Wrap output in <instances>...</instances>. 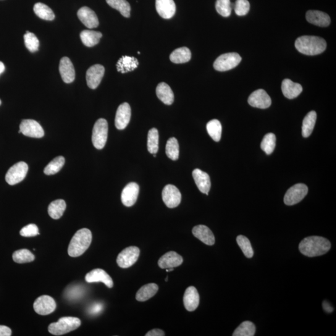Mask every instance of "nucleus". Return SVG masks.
I'll return each mask as SVG.
<instances>
[{"mask_svg": "<svg viewBox=\"0 0 336 336\" xmlns=\"http://www.w3.org/2000/svg\"><path fill=\"white\" fill-rule=\"evenodd\" d=\"M207 131L209 135L215 141L218 142L220 140L222 135V125L219 120L214 119L207 123Z\"/></svg>", "mask_w": 336, "mask_h": 336, "instance_id": "obj_36", "label": "nucleus"}, {"mask_svg": "<svg viewBox=\"0 0 336 336\" xmlns=\"http://www.w3.org/2000/svg\"><path fill=\"white\" fill-rule=\"evenodd\" d=\"M34 12L41 19L47 21L54 20L55 15L52 10L45 4L38 3L34 6Z\"/></svg>", "mask_w": 336, "mask_h": 336, "instance_id": "obj_35", "label": "nucleus"}, {"mask_svg": "<svg viewBox=\"0 0 336 336\" xmlns=\"http://www.w3.org/2000/svg\"><path fill=\"white\" fill-rule=\"evenodd\" d=\"M166 153L169 158L176 161L179 158L180 147L177 138H170L166 145Z\"/></svg>", "mask_w": 336, "mask_h": 336, "instance_id": "obj_40", "label": "nucleus"}, {"mask_svg": "<svg viewBox=\"0 0 336 336\" xmlns=\"http://www.w3.org/2000/svg\"><path fill=\"white\" fill-rule=\"evenodd\" d=\"M170 58L171 61L175 64H183L190 61L191 58V52L190 49L183 47L175 50L171 54Z\"/></svg>", "mask_w": 336, "mask_h": 336, "instance_id": "obj_30", "label": "nucleus"}, {"mask_svg": "<svg viewBox=\"0 0 336 336\" xmlns=\"http://www.w3.org/2000/svg\"><path fill=\"white\" fill-rule=\"evenodd\" d=\"M241 60V56L236 52L224 54L218 57L215 60L214 67L217 71H227L237 67Z\"/></svg>", "mask_w": 336, "mask_h": 336, "instance_id": "obj_6", "label": "nucleus"}, {"mask_svg": "<svg viewBox=\"0 0 336 336\" xmlns=\"http://www.w3.org/2000/svg\"><path fill=\"white\" fill-rule=\"evenodd\" d=\"M308 192V188L304 184H296L289 189L284 197V203L287 206H293L303 200Z\"/></svg>", "mask_w": 336, "mask_h": 336, "instance_id": "obj_8", "label": "nucleus"}, {"mask_svg": "<svg viewBox=\"0 0 336 336\" xmlns=\"http://www.w3.org/2000/svg\"><path fill=\"white\" fill-rule=\"evenodd\" d=\"M322 307H323L324 310L325 312H328V313H330V312H332L333 310H334V308L330 305L329 302H327V301H323V303H322Z\"/></svg>", "mask_w": 336, "mask_h": 336, "instance_id": "obj_51", "label": "nucleus"}, {"mask_svg": "<svg viewBox=\"0 0 336 336\" xmlns=\"http://www.w3.org/2000/svg\"><path fill=\"white\" fill-rule=\"evenodd\" d=\"M33 307L36 313L48 315L55 311L56 308V303L51 296L43 295L36 299Z\"/></svg>", "mask_w": 336, "mask_h": 336, "instance_id": "obj_12", "label": "nucleus"}, {"mask_svg": "<svg viewBox=\"0 0 336 336\" xmlns=\"http://www.w3.org/2000/svg\"><path fill=\"white\" fill-rule=\"evenodd\" d=\"M59 72L63 81L65 83H72L74 80L75 77V69L72 62L69 57H64L60 59Z\"/></svg>", "mask_w": 336, "mask_h": 336, "instance_id": "obj_19", "label": "nucleus"}, {"mask_svg": "<svg viewBox=\"0 0 336 336\" xmlns=\"http://www.w3.org/2000/svg\"><path fill=\"white\" fill-rule=\"evenodd\" d=\"M138 65V60L135 57L123 56L117 63V69L118 71L125 73L133 71Z\"/></svg>", "mask_w": 336, "mask_h": 336, "instance_id": "obj_28", "label": "nucleus"}, {"mask_svg": "<svg viewBox=\"0 0 336 336\" xmlns=\"http://www.w3.org/2000/svg\"><path fill=\"white\" fill-rule=\"evenodd\" d=\"M193 177L199 190L208 196L211 186L209 175L201 170L195 169L193 172Z\"/></svg>", "mask_w": 336, "mask_h": 336, "instance_id": "obj_20", "label": "nucleus"}, {"mask_svg": "<svg viewBox=\"0 0 336 336\" xmlns=\"http://www.w3.org/2000/svg\"><path fill=\"white\" fill-rule=\"evenodd\" d=\"M103 304L101 303H95L90 307V308L89 309V312L93 315L98 314L103 310Z\"/></svg>", "mask_w": 336, "mask_h": 336, "instance_id": "obj_48", "label": "nucleus"}, {"mask_svg": "<svg viewBox=\"0 0 336 336\" xmlns=\"http://www.w3.org/2000/svg\"><path fill=\"white\" fill-rule=\"evenodd\" d=\"M28 172V166L25 162H18L10 168L5 180L10 185H15L25 179Z\"/></svg>", "mask_w": 336, "mask_h": 336, "instance_id": "obj_7", "label": "nucleus"}, {"mask_svg": "<svg viewBox=\"0 0 336 336\" xmlns=\"http://www.w3.org/2000/svg\"><path fill=\"white\" fill-rule=\"evenodd\" d=\"M164 335L163 330L159 329H152L145 334L146 336H164Z\"/></svg>", "mask_w": 336, "mask_h": 336, "instance_id": "obj_50", "label": "nucleus"}, {"mask_svg": "<svg viewBox=\"0 0 336 336\" xmlns=\"http://www.w3.org/2000/svg\"><path fill=\"white\" fill-rule=\"evenodd\" d=\"M158 291V286L155 283H149L143 286L136 295V300L145 301L153 297Z\"/></svg>", "mask_w": 336, "mask_h": 336, "instance_id": "obj_29", "label": "nucleus"}, {"mask_svg": "<svg viewBox=\"0 0 336 336\" xmlns=\"http://www.w3.org/2000/svg\"><path fill=\"white\" fill-rule=\"evenodd\" d=\"M12 334L10 327L0 325V336H10Z\"/></svg>", "mask_w": 336, "mask_h": 336, "instance_id": "obj_49", "label": "nucleus"}, {"mask_svg": "<svg viewBox=\"0 0 336 336\" xmlns=\"http://www.w3.org/2000/svg\"><path fill=\"white\" fill-rule=\"evenodd\" d=\"M20 130L21 133L28 137L40 138L44 135L43 127L34 120H23L21 123Z\"/></svg>", "mask_w": 336, "mask_h": 336, "instance_id": "obj_10", "label": "nucleus"}, {"mask_svg": "<svg viewBox=\"0 0 336 336\" xmlns=\"http://www.w3.org/2000/svg\"><path fill=\"white\" fill-rule=\"evenodd\" d=\"M237 242L246 258L250 259L254 256L253 248H252L250 240L247 238L243 235H238L237 238Z\"/></svg>", "mask_w": 336, "mask_h": 336, "instance_id": "obj_43", "label": "nucleus"}, {"mask_svg": "<svg viewBox=\"0 0 336 336\" xmlns=\"http://www.w3.org/2000/svg\"><path fill=\"white\" fill-rule=\"evenodd\" d=\"M156 9L160 17L170 19L175 15V3L173 0H156Z\"/></svg>", "mask_w": 336, "mask_h": 336, "instance_id": "obj_22", "label": "nucleus"}, {"mask_svg": "<svg viewBox=\"0 0 336 336\" xmlns=\"http://www.w3.org/2000/svg\"><path fill=\"white\" fill-rule=\"evenodd\" d=\"M108 123L104 119H100L97 121L94 126L92 141L94 147L98 149L104 148L108 137Z\"/></svg>", "mask_w": 336, "mask_h": 336, "instance_id": "obj_5", "label": "nucleus"}, {"mask_svg": "<svg viewBox=\"0 0 336 336\" xmlns=\"http://www.w3.org/2000/svg\"><path fill=\"white\" fill-rule=\"evenodd\" d=\"M66 209V203L62 199L52 202L48 207V213L53 219H59L63 216V214Z\"/></svg>", "mask_w": 336, "mask_h": 336, "instance_id": "obj_33", "label": "nucleus"}, {"mask_svg": "<svg viewBox=\"0 0 336 336\" xmlns=\"http://www.w3.org/2000/svg\"><path fill=\"white\" fill-rule=\"evenodd\" d=\"M35 257L28 249H21L13 254V259L16 263L25 264L35 261Z\"/></svg>", "mask_w": 336, "mask_h": 336, "instance_id": "obj_38", "label": "nucleus"}, {"mask_svg": "<svg viewBox=\"0 0 336 336\" xmlns=\"http://www.w3.org/2000/svg\"><path fill=\"white\" fill-rule=\"evenodd\" d=\"M105 73L103 65L96 64L89 68L86 73L87 83L89 88L96 89L101 83Z\"/></svg>", "mask_w": 336, "mask_h": 336, "instance_id": "obj_14", "label": "nucleus"}, {"mask_svg": "<svg viewBox=\"0 0 336 336\" xmlns=\"http://www.w3.org/2000/svg\"><path fill=\"white\" fill-rule=\"evenodd\" d=\"M306 18L311 24L320 26V27H327L330 23L329 15L324 12L317 11V10H309L306 13Z\"/></svg>", "mask_w": 336, "mask_h": 336, "instance_id": "obj_23", "label": "nucleus"}, {"mask_svg": "<svg viewBox=\"0 0 336 336\" xmlns=\"http://www.w3.org/2000/svg\"><path fill=\"white\" fill-rule=\"evenodd\" d=\"M138 54H140V52H138Z\"/></svg>", "mask_w": 336, "mask_h": 336, "instance_id": "obj_55", "label": "nucleus"}, {"mask_svg": "<svg viewBox=\"0 0 336 336\" xmlns=\"http://www.w3.org/2000/svg\"><path fill=\"white\" fill-rule=\"evenodd\" d=\"M65 163V159L63 156L55 157L44 168V173L46 175H53L58 173L62 169Z\"/></svg>", "mask_w": 336, "mask_h": 336, "instance_id": "obj_39", "label": "nucleus"}, {"mask_svg": "<svg viewBox=\"0 0 336 336\" xmlns=\"http://www.w3.org/2000/svg\"><path fill=\"white\" fill-rule=\"evenodd\" d=\"M248 102L251 107L265 109L271 106L272 100L266 91L263 89H259L249 96Z\"/></svg>", "mask_w": 336, "mask_h": 336, "instance_id": "obj_13", "label": "nucleus"}, {"mask_svg": "<svg viewBox=\"0 0 336 336\" xmlns=\"http://www.w3.org/2000/svg\"><path fill=\"white\" fill-rule=\"evenodd\" d=\"M283 95L289 99H293L300 96L303 88L300 83L293 82L292 80L286 78L283 80L282 85Z\"/></svg>", "mask_w": 336, "mask_h": 336, "instance_id": "obj_26", "label": "nucleus"}, {"mask_svg": "<svg viewBox=\"0 0 336 336\" xmlns=\"http://www.w3.org/2000/svg\"><path fill=\"white\" fill-rule=\"evenodd\" d=\"M80 324V320L77 317H63L58 321L50 324L48 330L52 334L61 335L77 329Z\"/></svg>", "mask_w": 336, "mask_h": 336, "instance_id": "obj_4", "label": "nucleus"}, {"mask_svg": "<svg viewBox=\"0 0 336 336\" xmlns=\"http://www.w3.org/2000/svg\"><path fill=\"white\" fill-rule=\"evenodd\" d=\"M193 233L194 237L198 238L207 245H213L215 243V237L209 227L204 225H197L193 228Z\"/></svg>", "mask_w": 336, "mask_h": 336, "instance_id": "obj_25", "label": "nucleus"}, {"mask_svg": "<svg viewBox=\"0 0 336 336\" xmlns=\"http://www.w3.org/2000/svg\"><path fill=\"white\" fill-rule=\"evenodd\" d=\"M183 262V257L177 252L172 251L165 254L159 259L158 265L161 269H166L180 266Z\"/></svg>", "mask_w": 336, "mask_h": 336, "instance_id": "obj_21", "label": "nucleus"}, {"mask_svg": "<svg viewBox=\"0 0 336 336\" xmlns=\"http://www.w3.org/2000/svg\"><path fill=\"white\" fill-rule=\"evenodd\" d=\"M5 69V67L4 63L0 61V74H1L2 73L4 72Z\"/></svg>", "mask_w": 336, "mask_h": 336, "instance_id": "obj_52", "label": "nucleus"}, {"mask_svg": "<svg viewBox=\"0 0 336 336\" xmlns=\"http://www.w3.org/2000/svg\"><path fill=\"white\" fill-rule=\"evenodd\" d=\"M256 326L250 321L243 322L235 331L233 336H254L256 333Z\"/></svg>", "mask_w": 336, "mask_h": 336, "instance_id": "obj_41", "label": "nucleus"}, {"mask_svg": "<svg viewBox=\"0 0 336 336\" xmlns=\"http://www.w3.org/2000/svg\"><path fill=\"white\" fill-rule=\"evenodd\" d=\"M276 144V136L274 133H267L261 143V148L265 153L269 155L274 152Z\"/></svg>", "mask_w": 336, "mask_h": 336, "instance_id": "obj_42", "label": "nucleus"}, {"mask_svg": "<svg viewBox=\"0 0 336 336\" xmlns=\"http://www.w3.org/2000/svg\"><path fill=\"white\" fill-rule=\"evenodd\" d=\"M86 281L89 283L102 282L109 288L114 287L112 278L106 271L101 269H94L88 273L86 276Z\"/></svg>", "mask_w": 336, "mask_h": 336, "instance_id": "obj_17", "label": "nucleus"}, {"mask_svg": "<svg viewBox=\"0 0 336 336\" xmlns=\"http://www.w3.org/2000/svg\"><path fill=\"white\" fill-rule=\"evenodd\" d=\"M183 301L184 305L188 311L196 310L199 304V295L195 287H190L186 289Z\"/></svg>", "mask_w": 336, "mask_h": 336, "instance_id": "obj_24", "label": "nucleus"}, {"mask_svg": "<svg viewBox=\"0 0 336 336\" xmlns=\"http://www.w3.org/2000/svg\"><path fill=\"white\" fill-rule=\"evenodd\" d=\"M317 114L316 112L311 111L309 112L306 116L304 117L302 126V135L304 138H308L311 135L314 130L315 123H316Z\"/></svg>", "mask_w": 336, "mask_h": 336, "instance_id": "obj_32", "label": "nucleus"}, {"mask_svg": "<svg viewBox=\"0 0 336 336\" xmlns=\"http://www.w3.org/2000/svg\"><path fill=\"white\" fill-rule=\"evenodd\" d=\"M173 270H174V268H170V269H166V272H172Z\"/></svg>", "mask_w": 336, "mask_h": 336, "instance_id": "obj_53", "label": "nucleus"}, {"mask_svg": "<svg viewBox=\"0 0 336 336\" xmlns=\"http://www.w3.org/2000/svg\"><path fill=\"white\" fill-rule=\"evenodd\" d=\"M156 95L164 104L170 106L174 102V94L170 87L165 82L158 84L156 88Z\"/></svg>", "mask_w": 336, "mask_h": 336, "instance_id": "obj_27", "label": "nucleus"}, {"mask_svg": "<svg viewBox=\"0 0 336 336\" xmlns=\"http://www.w3.org/2000/svg\"><path fill=\"white\" fill-rule=\"evenodd\" d=\"M250 5L248 0H237L234 5L236 15L242 17L250 11Z\"/></svg>", "mask_w": 336, "mask_h": 336, "instance_id": "obj_46", "label": "nucleus"}, {"mask_svg": "<svg viewBox=\"0 0 336 336\" xmlns=\"http://www.w3.org/2000/svg\"><path fill=\"white\" fill-rule=\"evenodd\" d=\"M39 234L38 227L34 224L26 225L20 230V235L25 237H35Z\"/></svg>", "mask_w": 336, "mask_h": 336, "instance_id": "obj_47", "label": "nucleus"}, {"mask_svg": "<svg viewBox=\"0 0 336 336\" xmlns=\"http://www.w3.org/2000/svg\"><path fill=\"white\" fill-rule=\"evenodd\" d=\"M148 150L151 154H156L159 149V133L155 128H151L148 133Z\"/></svg>", "mask_w": 336, "mask_h": 336, "instance_id": "obj_37", "label": "nucleus"}, {"mask_svg": "<svg viewBox=\"0 0 336 336\" xmlns=\"http://www.w3.org/2000/svg\"><path fill=\"white\" fill-rule=\"evenodd\" d=\"M93 234L88 228L78 230L72 238L68 248V254L72 257H77L82 255L90 246Z\"/></svg>", "mask_w": 336, "mask_h": 336, "instance_id": "obj_3", "label": "nucleus"}, {"mask_svg": "<svg viewBox=\"0 0 336 336\" xmlns=\"http://www.w3.org/2000/svg\"><path fill=\"white\" fill-rule=\"evenodd\" d=\"M1 104H2V101L1 100H0V106H1Z\"/></svg>", "mask_w": 336, "mask_h": 336, "instance_id": "obj_54", "label": "nucleus"}, {"mask_svg": "<svg viewBox=\"0 0 336 336\" xmlns=\"http://www.w3.org/2000/svg\"><path fill=\"white\" fill-rule=\"evenodd\" d=\"M80 39L83 44L87 47H93L99 43L102 34L97 31L83 30L81 32Z\"/></svg>", "mask_w": 336, "mask_h": 336, "instance_id": "obj_31", "label": "nucleus"}, {"mask_svg": "<svg viewBox=\"0 0 336 336\" xmlns=\"http://www.w3.org/2000/svg\"><path fill=\"white\" fill-rule=\"evenodd\" d=\"M232 4L230 0H217L216 9L220 15L223 17H228L231 15Z\"/></svg>", "mask_w": 336, "mask_h": 336, "instance_id": "obj_44", "label": "nucleus"}, {"mask_svg": "<svg viewBox=\"0 0 336 336\" xmlns=\"http://www.w3.org/2000/svg\"><path fill=\"white\" fill-rule=\"evenodd\" d=\"M131 107L130 105L125 102L121 104L117 109L115 116V127L119 130L125 129L129 123L131 119Z\"/></svg>", "mask_w": 336, "mask_h": 336, "instance_id": "obj_15", "label": "nucleus"}, {"mask_svg": "<svg viewBox=\"0 0 336 336\" xmlns=\"http://www.w3.org/2000/svg\"><path fill=\"white\" fill-rule=\"evenodd\" d=\"M330 241L319 236H311L302 240L299 249L302 254L309 257L321 256L330 250Z\"/></svg>", "mask_w": 336, "mask_h": 336, "instance_id": "obj_1", "label": "nucleus"}, {"mask_svg": "<svg viewBox=\"0 0 336 336\" xmlns=\"http://www.w3.org/2000/svg\"><path fill=\"white\" fill-rule=\"evenodd\" d=\"M77 17L80 22L89 29L96 28L99 25L98 17L96 13L89 7H83L78 10Z\"/></svg>", "mask_w": 336, "mask_h": 336, "instance_id": "obj_18", "label": "nucleus"}, {"mask_svg": "<svg viewBox=\"0 0 336 336\" xmlns=\"http://www.w3.org/2000/svg\"><path fill=\"white\" fill-rule=\"evenodd\" d=\"M140 187L137 183H130L123 189L121 196L122 202L124 206L131 207L137 201Z\"/></svg>", "mask_w": 336, "mask_h": 336, "instance_id": "obj_16", "label": "nucleus"}, {"mask_svg": "<svg viewBox=\"0 0 336 336\" xmlns=\"http://www.w3.org/2000/svg\"><path fill=\"white\" fill-rule=\"evenodd\" d=\"M295 47L301 54L316 56L325 51L327 44L321 37L303 36L296 39Z\"/></svg>", "mask_w": 336, "mask_h": 336, "instance_id": "obj_2", "label": "nucleus"}, {"mask_svg": "<svg viewBox=\"0 0 336 336\" xmlns=\"http://www.w3.org/2000/svg\"><path fill=\"white\" fill-rule=\"evenodd\" d=\"M140 256V249L136 246H129L124 249L117 257L118 265L122 269L132 267L138 261Z\"/></svg>", "mask_w": 336, "mask_h": 336, "instance_id": "obj_9", "label": "nucleus"}, {"mask_svg": "<svg viewBox=\"0 0 336 336\" xmlns=\"http://www.w3.org/2000/svg\"><path fill=\"white\" fill-rule=\"evenodd\" d=\"M106 2L109 6L118 10L123 17L125 18L130 17V5L126 0H106Z\"/></svg>", "mask_w": 336, "mask_h": 336, "instance_id": "obj_34", "label": "nucleus"}, {"mask_svg": "<svg viewBox=\"0 0 336 336\" xmlns=\"http://www.w3.org/2000/svg\"><path fill=\"white\" fill-rule=\"evenodd\" d=\"M25 44L29 51L35 52L38 51L39 42L35 34L26 31L24 36Z\"/></svg>", "mask_w": 336, "mask_h": 336, "instance_id": "obj_45", "label": "nucleus"}, {"mask_svg": "<svg viewBox=\"0 0 336 336\" xmlns=\"http://www.w3.org/2000/svg\"><path fill=\"white\" fill-rule=\"evenodd\" d=\"M162 201L169 208H175L181 203V194L175 186L167 185L162 192Z\"/></svg>", "mask_w": 336, "mask_h": 336, "instance_id": "obj_11", "label": "nucleus"}]
</instances>
